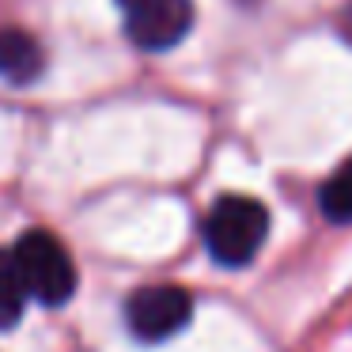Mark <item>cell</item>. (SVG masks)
Instances as JSON below:
<instances>
[{
  "instance_id": "1",
  "label": "cell",
  "mask_w": 352,
  "mask_h": 352,
  "mask_svg": "<svg viewBox=\"0 0 352 352\" xmlns=\"http://www.w3.org/2000/svg\"><path fill=\"white\" fill-rule=\"evenodd\" d=\"M269 235V212L254 197H220L205 216V246L220 265L243 269Z\"/></svg>"
},
{
  "instance_id": "2",
  "label": "cell",
  "mask_w": 352,
  "mask_h": 352,
  "mask_svg": "<svg viewBox=\"0 0 352 352\" xmlns=\"http://www.w3.org/2000/svg\"><path fill=\"white\" fill-rule=\"evenodd\" d=\"M12 254H16V265L27 280L31 299H38L46 307H61L76 292V265L65 254V246L57 243V235L38 228L23 231L19 243L12 246Z\"/></svg>"
},
{
  "instance_id": "3",
  "label": "cell",
  "mask_w": 352,
  "mask_h": 352,
  "mask_svg": "<svg viewBox=\"0 0 352 352\" xmlns=\"http://www.w3.org/2000/svg\"><path fill=\"white\" fill-rule=\"evenodd\" d=\"M193 318V299L178 284H148L125 299V322L140 341H167Z\"/></svg>"
},
{
  "instance_id": "4",
  "label": "cell",
  "mask_w": 352,
  "mask_h": 352,
  "mask_svg": "<svg viewBox=\"0 0 352 352\" xmlns=\"http://www.w3.org/2000/svg\"><path fill=\"white\" fill-rule=\"evenodd\" d=\"M118 8L140 50H170L193 27V0H118Z\"/></svg>"
},
{
  "instance_id": "5",
  "label": "cell",
  "mask_w": 352,
  "mask_h": 352,
  "mask_svg": "<svg viewBox=\"0 0 352 352\" xmlns=\"http://www.w3.org/2000/svg\"><path fill=\"white\" fill-rule=\"evenodd\" d=\"M42 72V50L27 31L0 27V80L12 84H31Z\"/></svg>"
},
{
  "instance_id": "6",
  "label": "cell",
  "mask_w": 352,
  "mask_h": 352,
  "mask_svg": "<svg viewBox=\"0 0 352 352\" xmlns=\"http://www.w3.org/2000/svg\"><path fill=\"white\" fill-rule=\"evenodd\" d=\"M27 299H31V292H27V280L16 265V254L0 250V329H12L23 318Z\"/></svg>"
},
{
  "instance_id": "7",
  "label": "cell",
  "mask_w": 352,
  "mask_h": 352,
  "mask_svg": "<svg viewBox=\"0 0 352 352\" xmlns=\"http://www.w3.org/2000/svg\"><path fill=\"white\" fill-rule=\"evenodd\" d=\"M318 205L333 223L352 220V160L329 175V182L322 186V193H318Z\"/></svg>"
},
{
  "instance_id": "8",
  "label": "cell",
  "mask_w": 352,
  "mask_h": 352,
  "mask_svg": "<svg viewBox=\"0 0 352 352\" xmlns=\"http://www.w3.org/2000/svg\"><path fill=\"white\" fill-rule=\"evenodd\" d=\"M341 34H344V38L352 42V8L344 12V19H341Z\"/></svg>"
}]
</instances>
